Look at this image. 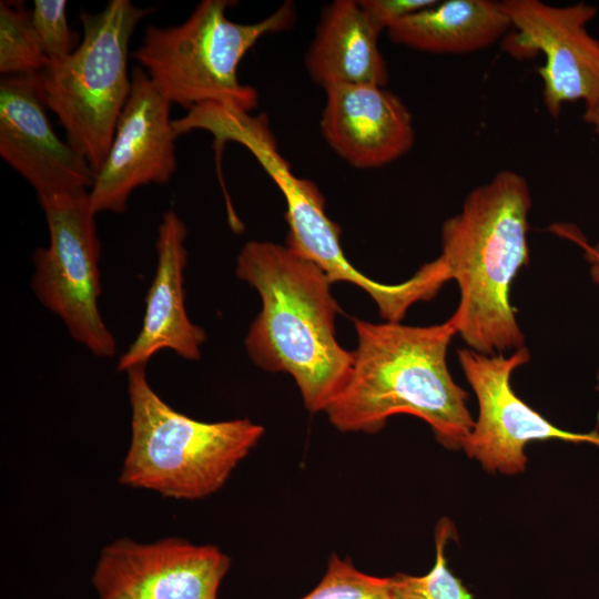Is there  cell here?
I'll return each instance as SVG.
<instances>
[{
	"instance_id": "obj_1",
	"label": "cell",
	"mask_w": 599,
	"mask_h": 599,
	"mask_svg": "<svg viewBox=\"0 0 599 599\" xmlns=\"http://www.w3.org/2000/svg\"><path fill=\"white\" fill-rule=\"evenodd\" d=\"M235 274L262 302L244 341L247 355L263 370L290 374L306 409L325 412L347 383L354 361L336 339L339 306L331 281L312 261L265 241L243 245Z\"/></svg>"
},
{
	"instance_id": "obj_2",
	"label": "cell",
	"mask_w": 599,
	"mask_h": 599,
	"mask_svg": "<svg viewBox=\"0 0 599 599\" xmlns=\"http://www.w3.org/2000/svg\"><path fill=\"white\" fill-rule=\"evenodd\" d=\"M357 347L349 378L326 408L341 432H379L394 415L426 422L439 444L463 448L474 427L467 393L446 362L453 324L409 326L354 318Z\"/></svg>"
},
{
	"instance_id": "obj_3",
	"label": "cell",
	"mask_w": 599,
	"mask_h": 599,
	"mask_svg": "<svg viewBox=\"0 0 599 599\" xmlns=\"http://www.w3.org/2000/svg\"><path fill=\"white\" fill-rule=\"evenodd\" d=\"M529 185L500 171L465 199L460 213L441 226L435 260L445 282L455 280L459 303L448 318L470 349L486 355L524 347L509 303L510 285L528 261Z\"/></svg>"
},
{
	"instance_id": "obj_4",
	"label": "cell",
	"mask_w": 599,
	"mask_h": 599,
	"mask_svg": "<svg viewBox=\"0 0 599 599\" xmlns=\"http://www.w3.org/2000/svg\"><path fill=\"white\" fill-rule=\"evenodd\" d=\"M146 365L130 368L131 439L120 483L163 497L195 500L217 491L264 434L247 418L207 423L167 405Z\"/></svg>"
},
{
	"instance_id": "obj_5",
	"label": "cell",
	"mask_w": 599,
	"mask_h": 599,
	"mask_svg": "<svg viewBox=\"0 0 599 599\" xmlns=\"http://www.w3.org/2000/svg\"><path fill=\"white\" fill-rule=\"evenodd\" d=\"M229 0H203L181 24L145 29L132 57L156 90L187 111L221 104L244 112L257 106L254 88L238 80L245 54L270 33L290 29L296 19L292 2L261 21L235 22L226 17Z\"/></svg>"
},
{
	"instance_id": "obj_6",
	"label": "cell",
	"mask_w": 599,
	"mask_h": 599,
	"mask_svg": "<svg viewBox=\"0 0 599 599\" xmlns=\"http://www.w3.org/2000/svg\"><path fill=\"white\" fill-rule=\"evenodd\" d=\"M151 11L130 0H111L99 12H82L83 38L78 48L39 73L47 108L64 129L67 142L95 173L130 95V39Z\"/></svg>"
},
{
	"instance_id": "obj_7",
	"label": "cell",
	"mask_w": 599,
	"mask_h": 599,
	"mask_svg": "<svg viewBox=\"0 0 599 599\" xmlns=\"http://www.w3.org/2000/svg\"><path fill=\"white\" fill-rule=\"evenodd\" d=\"M38 200L50 242L33 254L32 291L45 308L62 319L74 341L98 357H111L116 344L98 305L101 245L89 192Z\"/></svg>"
},
{
	"instance_id": "obj_8",
	"label": "cell",
	"mask_w": 599,
	"mask_h": 599,
	"mask_svg": "<svg viewBox=\"0 0 599 599\" xmlns=\"http://www.w3.org/2000/svg\"><path fill=\"white\" fill-rule=\"evenodd\" d=\"M459 365L471 386L479 407L464 450L484 469L515 475L525 470V447L534 440L560 439L599 447V433L564 430L532 409L511 388L514 370L530 361L524 346L508 357L486 355L463 348L457 351Z\"/></svg>"
},
{
	"instance_id": "obj_9",
	"label": "cell",
	"mask_w": 599,
	"mask_h": 599,
	"mask_svg": "<svg viewBox=\"0 0 599 599\" xmlns=\"http://www.w3.org/2000/svg\"><path fill=\"white\" fill-rule=\"evenodd\" d=\"M237 143L252 153L285 199L286 246L315 263L332 284L347 282L361 287L374 300L383 318L399 322L412 306L408 285L373 281L353 266L341 245L339 225L325 212L323 194L314 182L292 172L277 150L268 123L246 125L240 132Z\"/></svg>"
},
{
	"instance_id": "obj_10",
	"label": "cell",
	"mask_w": 599,
	"mask_h": 599,
	"mask_svg": "<svg viewBox=\"0 0 599 599\" xmlns=\"http://www.w3.org/2000/svg\"><path fill=\"white\" fill-rule=\"evenodd\" d=\"M516 32L504 50L516 58L542 52L538 69L547 112L557 118L566 102L583 100L586 108L599 104V41L587 31L597 9L580 2L556 7L539 0L500 2Z\"/></svg>"
},
{
	"instance_id": "obj_11",
	"label": "cell",
	"mask_w": 599,
	"mask_h": 599,
	"mask_svg": "<svg viewBox=\"0 0 599 599\" xmlns=\"http://www.w3.org/2000/svg\"><path fill=\"white\" fill-rule=\"evenodd\" d=\"M230 565L213 545L121 538L102 549L92 586L98 599H217Z\"/></svg>"
},
{
	"instance_id": "obj_12",
	"label": "cell",
	"mask_w": 599,
	"mask_h": 599,
	"mask_svg": "<svg viewBox=\"0 0 599 599\" xmlns=\"http://www.w3.org/2000/svg\"><path fill=\"white\" fill-rule=\"evenodd\" d=\"M131 84L110 150L89 192L95 214L124 212L136 187L165 184L176 169L172 103L139 65L132 70Z\"/></svg>"
},
{
	"instance_id": "obj_13",
	"label": "cell",
	"mask_w": 599,
	"mask_h": 599,
	"mask_svg": "<svg viewBox=\"0 0 599 599\" xmlns=\"http://www.w3.org/2000/svg\"><path fill=\"white\" fill-rule=\"evenodd\" d=\"M39 73L0 80V156L39 197L84 192L97 173L54 132L47 115Z\"/></svg>"
},
{
	"instance_id": "obj_14",
	"label": "cell",
	"mask_w": 599,
	"mask_h": 599,
	"mask_svg": "<svg viewBox=\"0 0 599 599\" xmlns=\"http://www.w3.org/2000/svg\"><path fill=\"white\" fill-rule=\"evenodd\" d=\"M324 91L322 134L349 165L380 167L412 149L413 118L395 93L368 84H336Z\"/></svg>"
},
{
	"instance_id": "obj_15",
	"label": "cell",
	"mask_w": 599,
	"mask_h": 599,
	"mask_svg": "<svg viewBox=\"0 0 599 599\" xmlns=\"http://www.w3.org/2000/svg\"><path fill=\"white\" fill-rule=\"evenodd\" d=\"M186 235L183 220L174 211H166L158 229L156 268L145 296L142 326L119 358V372L146 365L162 349H171L186 361L201 358L206 333L191 322L185 311Z\"/></svg>"
},
{
	"instance_id": "obj_16",
	"label": "cell",
	"mask_w": 599,
	"mask_h": 599,
	"mask_svg": "<svg viewBox=\"0 0 599 599\" xmlns=\"http://www.w3.org/2000/svg\"><path fill=\"white\" fill-rule=\"evenodd\" d=\"M383 31L359 1L328 4L305 57L312 80L324 90L336 84L385 88L389 72L378 45Z\"/></svg>"
},
{
	"instance_id": "obj_17",
	"label": "cell",
	"mask_w": 599,
	"mask_h": 599,
	"mask_svg": "<svg viewBox=\"0 0 599 599\" xmlns=\"http://www.w3.org/2000/svg\"><path fill=\"white\" fill-rule=\"evenodd\" d=\"M510 27L500 2L447 0L405 17L386 31L393 42L414 50L463 54L488 48Z\"/></svg>"
},
{
	"instance_id": "obj_18",
	"label": "cell",
	"mask_w": 599,
	"mask_h": 599,
	"mask_svg": "<svg viewBox=\"0 0 599 599\" xmlns=\"http://www.w3.org/2000/svg\"><path fill=\"white\" fill-rule=\"evenodd\" d=\"M50 60L21 2H0V73L4 75L42 72Z\"/></svg>"
},
{
	"instance_id": "obj_19",
	"label": "cell",
	"mask_w": 599,
	"mask_h": 599,
	"mask_svg": "<svg viewBox=\"0 0 599 599\" xmlns=\"http://www.w3.org/2000/svg\"><path fill=\"white\" fill-rule=\"evenodd\" d=\"M301 599H398L393 577L358 570L351 559L333 554L319 583Z\"/></svg>"
},
{
	"instance_id": "obj_20",
	"label": "cell",
	"mask_w": 599,
	"mask_h": 599,
	"mask_svg": "<svg viewBox=\"0 0 599 599\" xmlns=\"http://www.w3.org/2000/svg\"><path fill=\"white\" fill-rule=\"evenodd\" d=\"M451 525L440 521L436 528V560L433 568L424 576L397 573L393 576L398 599H473L447 567L445 546L449 538Z\"/></svg>"
},
{
	"instance_id": "obj_21",
	"label": "cell",
	"mask_w": 599,
	"mask_h": 599,
	"mask_svg": "<svg viewBox=\"0 0 599 599\" xmlns=\"http://www.w3.org/2000/svg\"><path fill=\"white\" fill-rule=\"evenodd\" d=\"M64 0H34L31 13L32 24L42 50L51 61L71 54L79 45V34L70 29Z\"/></svg>"
},
{
	"instance_id": "obj_22",
	"label": "cell",
	"mask_w": 599,
	"mask_h": 599,
	"mask_svg": "<svg viewBox=\"0 0 599 599\" xmlns=\"http://www.w3.org/2000/svg\"><path fill=\"white\" fill-rule=\"evenodd\" d=\"M436 0H361L362 8L384 29L417 11L435 4Z\"/></svg>"
},
{
	"instance_id": "obj_23",
	"label": "cell",
	"mask_w": 599,
	"mask_h": 599,
	"mask_svg": "<svg viewBox=\"0 0 599 599\" xmlns=\"http://www.w3.org/2000/svg\"><path fill=\"white\" fill-rule=\"evenodd\" d=\"M583 119L592 124L596 132L599 133V104L586 108ZM585 256L590 264L592 281L599 284V242L593 247L588 248Z\"/></svg>"
},
{
	"instance_id": "obj_24",
	"label": "cell",
	"mask_w": 599,
	"mask_h": 599,
	"mask_svg": "<svg viewBox=\"0 0 599 599\" xmlns=\"http://www.w3.org/2000/svg\"><path fill=\"white\" fill-rule=\"evenodd\" d=\"M596 389L599 392V368H598V372H597V385H596Z\"/></svg>"
}]
</instances>
